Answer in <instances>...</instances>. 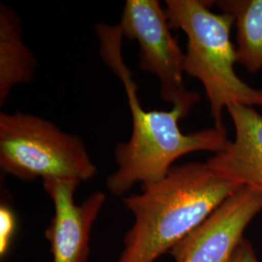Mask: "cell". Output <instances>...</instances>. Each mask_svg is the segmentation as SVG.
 <instances>
[{
	"label": "cell",
	"instance_id": "obj_5",
	"mask_svg": "<svg viewBox=\"0 0 262 262\" xmlns=\"http://www.w3.org/2000/svg\"><path fill=\"white\" fill-rule=\"evenodd\" d=\"M117 27L122 37L138 42L141 70L159 79L161 99L172 104L185 119L200 94L188 91L185 84V53L170 31L165 10L158 0H126Z\"/></svg>",
	"mask_w": 262,
	"mask_h": 262
},
{
	"label": "cell",
	"instance_id": "obj_1",
	"mask_svg": "<svg viewBox=\"0 0 262 262\" xmlns=\"http://www.w3.org/2000/svg\"><path fill=\"white\" fill-rule=\"evenodd\" d=\"M243 187L206 162L173 166L123 202L134 216L117 262H156Z\"/></svg>",
	"mask_w": 262,
	"mask_h": 262
},
{
	"label": "cell",
	"instance_id": "obj_7",
	"mask_svg": "<svg viewBox=\"0 0 262 262\" xmlns=\"http://www.w3.org/2000/svg\"><path fill=\"white\" fill-rule=\"evenodd\" d=\"M81 182L48 179L43 187L54 204L55 215L46 229L53 262H86L91 232L106 196L96 191L82 204H76L74 194Z\"/></svg>",
	"mask_w": 262,
	"mask_h": 262
},
{
	"label": "cell",
	"instance_id": "obj_6",
	"mask_svg": "<svg viewBox=\"0 0 262 262\" xmlns=\"http://www.w3.org/2000/svg\"><path fill=\"white\" fill-rule=\"evenodd\" d=\"M261 210V189L243 186L169 253L176 262H231L246 227Z\"/></svg>",
	"mask_w": 262,
	"mask_h": 262
},
{
	"label": "cell",
	"instance_id": "obj_8",
	"mask_svg": "<svg viewBox=\"0 0 262 262\" xmlns=\"http://www.w3.org/2000/svg\"><path fill=\"white\" fill-rule=\"evenodd\" d=\"M234 125V138L207 163L226 178L262 190V115L255 108H227Z\"/></svg>",
	"mask_w": 262,
	"mask_h": 262
},
{
	"label": "cell",
	"instance_id": "obj_3",
	"mask_svg": "<svg viewBox=\"0 0 262 262\" xmlns=\"http://www.w3.org/2000/svg\"><path fill=\"white\" fill-rule=\"evenodd\" d=\"M211 3L167 0L165 12L171 29H181L187 35L184 72L200 81L215 127L224 128V111L233 105L262 107V90L249 85L236 73L237 53L231 41L234 18L212 12Z\"/></svg>",
	"mask_w": 262,
	"mask_h": 262
},
{
	"label": "cell",
	"instance_id": "obj_10",
	"mask_svg": "<svg viewBox=\"0 0 262 262\" xmlns=\"http://www.w3.org/2000/svg\"><path fill=\"white\" fill-rule=\"evenodd\" d=\"M214 4L234 18L237 61L256 74L262 70V0H219Z\"/></svg>",
	"mask_w": 262,
	"mask_h": 262
},
{
	"label": "cell",
	"instance_id": "obj_4",
	"mask_svg": "<svg viewBox=\"0 0 262 262\" xmlns=\"http://www.w3.org/2000/svg\"><path fill=\"white\" fill-rule=\"evenodd\" d=\"M0 168L21 181L94 178L97 167L83 139L28 113L0 114Z\"/></svg>",
	"mask_w": 262,
	"mask_h": 262
},
{
	"label": "cell",
	"instance_id": "obj_2",
	"mask_svg": "<svg viewBox=\"0 0 262 262\" xmlns=\"http://www.w3.org/2000/svg\"><path fill=\"white\" fill-rule=\"evenodd\" d=\"M96 32L104 61L123 84L132 117L129 140L118 144L114 150L118 168L106 183L111 193L121 196L136 183L159 181L177 159L188 154L211 151L215 155L225 150L230 141L225 127L214 126L185 134L179 126V121L184 118L178 109L144 110L137 96V86L122 59L121 32L116 26L107 25H98Z\"/></svg>",
	"mask_w": 262,
	"mask_h": 262
},
{
	"label": "cell",
	"instance_id": "obj_9",
	"mask_svg": "<svg viewBox=\"0 0 262 262\" xmlns=\"http://www.w3.org/2000/svg\"><path fill=\"white\" fill-rule=\"evenodd\" d=\"M37 59L24 41L18 14L8 5L0 4V106L17 84L31 83Z\"/></svg>",
	"mask_w": 262,
	"mask_h": 262
},
{
	"label": "cell",
	"instance_id": "obj_12",
	"mask_svg": "<svg viewBox=\"0 0 262 262\" xmlns=\"http://www.w3.org/2000/svg\"><path fill=\"white\" fill-rule=\"evenodd\" d=\"M231 262H258V260L251 244L243 241L236 250Z\"/></svg>",
	"mask_w": 262,
	"mask_h": 262
},
{
	"label": "cell",
	"instance_id": "obj_11",
	"mask_svg": "<svg viewBox=\"0 0 262 262\" xmlns=\"http://www.w3.org/2000/svg\"><path fill=\"white\" fill-rule=\"evenodd\" d=\"M0 221H1V253L6 250L8 239L14 231L15 215L12 209L7 205H1L0 208Z\"/></svg>",
	"mask_w": 262,
	"mask_h": 262
}]
</instances>
